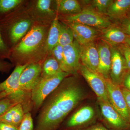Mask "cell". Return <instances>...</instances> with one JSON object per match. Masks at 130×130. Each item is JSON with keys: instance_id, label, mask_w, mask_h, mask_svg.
<instances>
[{"instance_id": "obj_33", "label": "cell", "mask_w": 130, "mask_h": 130, "mask_svg": "<svg viewBox=\"0 0 130 130\" xmlns=\"http://www.w3.org/2000/svg\"><path fill=\"white\" fill-rule=\"evenodd\" d=\"M13 67L11 63L6 61L4 60H0L1 72L8 73Z\"/></svg>"}, {"instance_id": "obj_2", "label": "cell", "mask_w": 130, "mask_h": 130, "mask_svg": "<svg viewBox=\"0 0 130 130\" xmlns=\"http://www.w3.org/2000/svg\"><path fill=\"white\" fill-rule=\"evenodd\" d=\"M50 25L35 23L29 31L10 50L13 66L43 63L48 56L46 42Z\"/></svg>"}, {"instance_id": "obj_36", "label": "cell", "mask_w": 130, "mask_h": 130, "mask_svg": "<svg viewBox=\"0 0 130 130\" xmlns=\"http://www.w3.org/2000/svg\"><path fill=\"white\" fill-rule=\"evenodd\" d=\"M0 130H18V128L0 120Z\"/></svg>"}, {"instance_id": "obj_37", "label": "cell", "mask_w": 130, "mask_h": 130, "mask_svg": "<svg viewBox=\"0 0 130 130\" xmlns=\"http://www.w3.org/2000/svg\"><path fill=\"white\" fill-rule=\"evenodd\" d=\"M124 97L125 99L127 108L130 116V91L124 88H121Z\"/></svg>"}, {"instance_id": "obj_9", "label": "cell", "mask_w": 130, "mask_h": 130, "mask_svg": "<svg viewBox=\"0 0 130 130\" xmlns=\"http://www.w3.org/2000/svg\"><path fill=\"white\" fill-rule=\"evenodd\" d=\"M109 103L126 121L130 123V116L121 87L109 79H105Z\"/></svg>"}, {"instance_id": "obj_8", "label": "cell", "mask_w": 130, "mask_h": 130, "mask_svg": "<svg viewBox=\"0 0 130 130\" xmlns=\"http://www.w3.org/2000/svg\"><path fill=\"white\" fill-rule=\"evenodd\" d=\"M103 125L112 130H129L130 123L126 121L109 102L97 98Z\"/></svg>"}, {"instance_id": "obj_28", "label": "cell", "mask_w": 130, "mask_h": 130, "mask_svg": "<svg viewBox=\"0 0 130 130\" xmlns=\"http://www.w3.org/2000/svg\"><path fill=\"white\" fill-rule=\"evenodd\" d=\"M18 130H34L33 119L30 112L25 114L23 120L19 127Z\"/></svg>"}, {"instance_id": "obj_40", "label": "cell", "mask_w": 130, "mask_h": 130, "mask_svg": "<svg viewBox=\"0 0 130 130\" xmlns=\"http://www.w3.org/2000/svg\"><path fill=\"white\" fill-rule=\"evenodd\" d=\"M2 91V89L1 86V83H0V93H1V92Z\"/></svg>"}, {"instance_id": "obj_1", "label": "cell", "mask_w": 130, "mask_h": 130, "mask_svg": "<svg viewBox=\"0 0 130 130\" xmlns=\"http://www.w3.org/2000/svg\"><path fill=\"white\" fill-rule=\"evenodd\" d=\"M88 97L78 75L65 78L43 102L34 130H58L64 121Z\"/></svg>"}, {"instance_id": "obj_16", "label": "cell", "mask_w": 130, "mask_h": 130, "mask_svg": "<svg viewBox=\"0 0 130 130\" xmlns=\"http://www.w3.org/2000/svg\"><path fill=\"white\" fill-rule=\"evenodd\" d=\"M99 55L97 72L105 79L110 78L111 64V53L110 46L102 39L96 43Z\"/></svg>"}, {"instance_id": "obj_31", "label": "cell", "mask_w": 130, "mask_h": 130, "mask_svg": "<svg viewBox=\"0 0 130 130\" xmlns=\"http://www.w3.org/2000/svg\"><path fill=\"white\" fill-rule=\"evenodd\" d=\"M17 104L7 98L0 100V116H2L11 107Z\"/></svg>"}, {"instance_id": "obj_39", "label": "cell", "mask_w": 130, "mask_h": 130, "mask_svg": "<svg viewBox=\"0 0 130 130\" xmlns=\"http://www.w3.org/2000/svg\"><path fill=\"white\" fill-rule=\"evenodd\" d=\"M126 17H127V18H128L129 19H130V12L128 13V14H127V16Z\"/></svg>"}, {"instance_id": "obj_22", "label": "cell", "mask_w": 130, "mask_h": 130, "mask_svg": "<svg viewBox=\"0 0 130 130\" xmlns=\"http://www.w3.org/2000/svg\"><path fill=\"white\" fill-rule=\"evenodd\" d=\"M62 71L58 61L51 55L48 56L42 64L41 77L51 76Z\"/></svg>"}, {"instance_id": "obj_17", "label": "cell", "mask_w": 130, "mask_h": 130, "mask_svg": "<svg viewBox=\"0 0 130 130\" xmlns=\"http://www.w3.org/2000/svg\"><path fill=\"white\" fill-rule=\"evenodd\" d=\"M101 34L103 40L114 47L125 43L127 37L119 26L113 24L102 30Z\"/></svg>"}, {"instance_id": "obj_29", "label": "cell", "mask_w": 130, "mask_h": 130, "mask_svg": "<svg viewBox=\"0 0 130 130\" xmlns=\"http://www.w3.org/2000/svg\"><path fill=\"white\" fill-rule=\"evenodd\" d=\"M11 48L5 42L0 29V60L9 59Z\"/></svg>"}, {"instance_id": "obj_30", "label": "cell", "mask_w": 130, "mask_h": 130, "mask_svg": "<svg viewBox=\"0 0 130 130\" xmlns=\"http://www.w3.org/2000/svg\"><path fill=\"white\" fill-rule=\"evenodd\" d=\"M118 48L124 58L127 70L130 71V48L125 43L120 45Z\"/></svg>"}, {"instance_id": "obj_6", "label": "cell", "mask_w": 130, "mask_h": 130, "mask_svg": "<svg viewBox=\"0 0 130 130\" xmlns=\"http://www.w3.org/2000/svg\"><path fill=\"white\" fill-rule=\"evenodd\" d=\"M98 113L95 107L86 104L75 109L61 126L60 130H80L95 123Z\"/></svg>"}, {"instance_id": "obj_14", "label": "cell", "mask_w": 130, "mask_h": 130, "mask_svg": "<svg viewBox=\"0 0 130 130\" xmlns=\"http://www.w3.org/2000/svg\"><path fill=\"white\" fill-rule=\"evenodd\" d=\"M64 23L71 28L74 39L80 45L94 41L101 34L99 29L84 24L76 22Z\"/></svg>"}, {"instance_id": "obj_3", "label": "cell", "mask_w": 130, "mask_h": 130, "mask_svg": "<svg viewBox=\"0 0 130 130\" xmlns=\"http://www.w3.org/2000/svg\"><path fill=\"white\" fill-rule=\"evenodd\" d=\"M34 23L31 15L19 19L18 9L0 21V29L5 42L11 48L29 31Z\"/></svg>"}, {"instance_id": "obj_21", "label": "cell", "mask_w": 130, "mask_h": 130, "mask_svg": "<svg viewBox=\"0 0 130 130\" xmlns=\"http://www.w3.org/2000/svg\"><path fill=\"white\" fill-rule=\"evenodd\" d=\"M60 32V21L58 14L51 22L47 37L46 46L48 56L51 55L53 49L59 44Z\"/></svg>"}, {"instance_id": "obj_5", "label": "cell", "mask_w": 130, "mask_h": 130, "mask_svg": "<svg viewBox=\"0 0 130 130\" xmlns=\"http://www.w3.org/2000/svg\"><path fill=\"white\" fill-rule=\"evenodd\" d=\"M70 75L62 71L51 76L41 77L31 93V112L34 114L39 111L47 98L58 88L63 79Z\"/></svg>"}, {"instance_id": "obj_7", "label": "cell", "mask_w": 130, "mask_h": 130, "mask_svg": "<svg viewBox=\"0 0 130 130\" xmlns=\"http://www.w3.org/2000/svg\"><path fill=\"white\" fill-rule=\"evenodd\" d=\"M61 16L63 22L80 23L101 30L112 24L107 15L89 8H83L81 12L77 14Z\"/></svg>"}, {"instance_id": "obj_27", "label": "cell", "mask_w": 130, "mask_h": 130, "mask_svg": "<svg viewBox=\"0 0 130 130\" xmlns=\"http://www.w3.org/2000/svg\"><path fill=\"white\" fill-rule=\"evenodd\" d=\"M51 55L55 58L58 61L62 71L67 72V69L65 64L64 57L63 53V47L58 44L51 51Z\"/></svg>"}, {"instance_id": "obj_20", "label": "cell", "mask_w": 130, "mask_h": 130, "mask_svg": "<svg viewBox=\"0 0 130 130\" xmlns=\"http://www.w3.org/2000/svg\"><path fill=\"white\" fill-rule=\"evenodd\" d=\"M25 113L22 105L18 103L0 116V120L19 128Z\"/></svg>"}, {"instance_id": "obj_32", "label": "cell", "mask_w": 130, "mask_h": 130, "mask_svg": "<svg viewBox=\"0 0 130 130\" xmlns=\"http://www.w3.org/2000/svg\"><path fill=\"white\" fill-rule=\"evenodd\" d=\"M119 27L125 35L130 37V19L127 17L120 20Z\"/></svg>"}, {"instance_id": "obj_24", "label": "cell", "mask_w": 130, "mask_h": 130, "mask_svg": "<svg viewBox=\"0 0 130 130\" xmlns=\"http://www.w3.org/2000/svg\"><path fill=\"white\" fill-rule=\"evenodd\" d=\"M53 1L51 0H38L35 2V8H32L36 11L35 13H37V16L40 18L43 16L45 18L46 16H49L50 18L53 16H55V13L51 7V3Z\"/></svg>"}, {"instance_id": "obj_34", "label": "cell", "mask_w": 130, "mask_h": 130, "mask_svg": "<svg viewBox=\"0 0 130 130\" xmlns=\"http://www.w3.org/2000/svg\"><path fill=\"white\" fill-rule=\"evenodd\" d=\"M80 130H112L107 128L101 123H95L88 127Z\"/></svg>"}, {"instance_id": "obj_12", "label": "cell", "mask_w": 130, "mask_h": 130, "mask_svg": "<svg viewBox=\"0 0 130 130\" xmlns=\"http://www.w3.org/2000/svg\"><path fill=\"white\" fill-rule=\"evenodd\" d=\"M111 64L110 79L113 83L121 87L125 75L128 71L125 60L117 47L110 46Z\"/></svg>"}, {"instance_id": "obj_35", "label": "cell", "mask_w": 130, "mask_h": 130, "mask_svg": "<svg viewBox=\"0 0 130 130\" xmlns=\"http://www.w3.org/2000/svg\"><path fill=\"white\" fill-rule=\"evenodd\" d=\"M121 87L130 91V71H128L125 75Z\"/></svg>"}, {"instance_id": "obj_25", "label": "cell", "mask_w": 130, "mask_h": 130, "mask_svg": "<svg viewBox=\"0 0 130 130\" xmlns=\"http://www.w3.org/2000/svg\"><path fill=\"white\" fill-rule=\"evenodd\" d=\"M74 40L73 32L64 22L60 21L59 44L64 47L72 43Z\"/></svg>"}, {"instance_id": "obj_4", "label": "cell", "mask_w": 130, "mask_h": 130, "mask_svg": "<svg viewBox=\"0 0 130 130\" xmlns=\"http://www.w3.org/2000/svg\"><path fill=\"white\" fill-rule=\"evenodd\" d=\"M27 65L15 66L7 79L1 83L2 91L0 93V100L7 98L16 103L21 104L25 113L31 112V102L30 98L20 89V78L21 73Z\"/></svg>"}, {"instance_id": "obj_13", "label": "cell", "mask_w": 130, "mask_h": 130, "mask_svg": "<svg viewBox=\"0 0 130 130\" xmlns=\"http://www.w3.org/2000/svg\"><path fill=\"white\" fill-rule=\"evenodd\" d=\"M67 72L71 75H78L81 64L80 44L74 39L72 43L63 47Z\"/></svg>"}, {"instance_id": "obj_23", "label": "cell", "mask_w": 130, "mask_h": 130, "mask_svg": "<svg viewBox=\"0 0 130 130\" xmlns=\"http://www.w3.org/2000/svg\"><path fill=\"white\" fill-rule=\"evenodd\" d=\"M24 2L22 0H0V21L18 9Z\"/></svg>"}, {"instance_id": "obj_18", "label": "cell", "mask_w": 130, "mask_h": 130, "mask_svg": "<svg viewBox=\"0 0 130 130\" xmlns=\"http://www.w3.org/2000/svg\"><path fill=\"white\" fill-rule=\"evenodd\" d=\"M130 12V0L113 1L106 15L112 20L121 19Z\"/></svg>"}, {"instance_id": "obj_41", "label": "cell", "mask_w": 130, "mask_h": 130, "mask_svg": "<svg viewBox=\"0 0 130 130\" xmlns=\"http://www.w3.org/2000/svg\"><path fill=\"white\" fill-rule=\"evenodd\" d=\"M129 130H130V129Z\"/></svg>"}, {"instance_id": "obj_26", "label": "cell", "mask_w": 130, "mask_h": 130, "mask_svg": "<svg viewBox=\"0 0 130 130\" xmlns=\"http://www.w3.org/2000/svg\"><path fill=\"white\" fill-rule=\"evenodd\" d=\"M113 1L112 0H93L90 1V4L89 1H81V2L84 3V5H90L89 6L85 8H91L98 12L106 14L108 8Z\"/></svg>"}, {"instance_id": "obj_11", "label": "cell", "mask_w": 130, "mask_h": 130, "mask_svg": "<svg viewBox=\"0 0 130 130\" xmlns=\"http://www.w3.org/2000/svg\"><path fill=\"white\" fill-rule=\"evenodd\" d=\"M79 72L88 84L97 98L109 102L105 78L98 73L90 70L82 64Z\"/></svg>"}, {"instance_id": "obj_19", "label": "cell", "mask_w": 130, "mask_h": 130, "mask_svg": "<svg viewBox=\"0 0 130 130\" xmlns=\"http://www.w3.org/2000/svg\"><path fill=\"white\" fill-rule=\"evenodd\" d=\"M57 14L61 15L77 14L83 10L82 5L76 0H56L54 1Z\"/></svg>"}, {"instance_id": "obj_10", "label": "cell", "mask_w": 130, "mask_h": 130, "mask_svg": "<svg viewBox=\"0 0 130 130\" xmlns=\"http://www.w3.org/2000/svg\"><path fill=\"white\" fill-rule=\"evenodd\" d=\"M42 64L41 63L29 64L20 75V89L30 100L31 91L41 76Z\"/></svg>"}, {"instance_id": "obj_38", "label": "cell", "mask_w": 130, "mask_h": 130, "mask_svg": "<svg viewBox=\"0 0 130 130\" xmlns=\"http://www.w3.org/2000/svg\"><path fill=\"white\" fill-rule=\"evenodd\" d=\"M125 43L129 46L130 48V37L127 36L126 39Z\"/></svg>"}, {"instance_id": "obj_15", "label": "cell", "mask_w": 130, "mask_h": 130, "mask_svg": "<svg viewBox=\"0 0 130 130\" xmlns=\"http://www.w3.org/2000/svg\"><path fill=\"white\" fill-rule=\"evenodd\" d=\"M81 64L91 70L97 72L99 55L96 43L94 41L80 45Z\"/></svg>"}]
</instances>
